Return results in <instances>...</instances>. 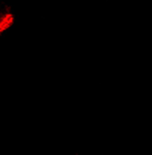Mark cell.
Here are the masks:
<instances>
[]
</instances>
